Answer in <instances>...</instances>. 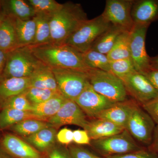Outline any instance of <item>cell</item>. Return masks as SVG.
<instances>
[{
  "mask_svg": "<svg viewBox=\"0 0 158 158\" xmlns=\"http://www.w3.org/2000/svg\"><path fill=\"white\" fill-rule=\"evenodd\" d=\"M29 47L38 60L52 69H66L87 73L90 69L85 65L83 53L65 44Z\"/></svg>",
  "mask_w": 158,
  "mask_h": 158,
  "instance_id": "6da1fadb",
  "label": "cell"
},
{
  "mask_svg": "<svg viewBox=\"0 0 158 158\" xmlns=\"http://www.w3.org/2000/svg\"><path fill=\"white\" fill-rule=\"evenodd\" d=\"M88 19L80 4L67 2L51 18V43L63 44Z\"/></svg>",
  "mask_w": 158,
  "mask_h": 158,
  "instance_id": "7a4b0ae2",
  "label": "cell"
},
{
  "mask_svg": "<svg viewBox=\"0 0 158 158\" xmlns=\"http://www.w3.org/2000/svg\"><path fill=\"white\" fill-rule=\"evenodd\" d=\"M87 74L91 87L102 96L114 103L127 100L128 94L123 82L112 73L90 69Z\"/></svg>",
  "mask_w": 158,
  "mask_h": 158,
  "instance_id": "3957f363",
  "label": "cell"
},
{
  "mask_svg": "<svg viewBox=\"0 0 158 158\" xmlns=\"http://www.w3.org/2000/svg\"><path fill=\"white\" fill-rule=\"evenodd\" d=\"M112 25L102 14L85 22L65 42L82 53L89 50L98 38Z\"/></svg>",
  "mask_w": 158,
  "mask_h": 158,
  "instance_id": "277c9868",
  "label": "cell"
},
{
  "mask_svg": "<svg viewBox=\"0 0 158 158\" xmlns=\"http://www.w3.org/2000/svg\"><path fill=\"white\" fill-rule=\"evenodd\" d=\"M40 62L33 55L30 47L18 48L8 53L1 78L29 77Z\"/></svg>",
  "mask_w": 158,
  "mask_h": 158,
  "instance_id": "5b68a950",
  "label": "cell"
},
{
  "mask_svg": "<svg viewBox=\"0 0 158 158\" xmlns=\"http://www.w3.org/2000/svg\"><path fill=\"white\" fill-rule=\"evenodd\" d=\"M90 144L97 151L105 157L118 155L144 149L126 129L107 138L91 140Z\"/></svg>",
  "mask_w": 158,
  "mask_h": 158,
  "instance_id": "8992f818",
  "label": "cell"
},
{
  "mask_svg": "<svg viewBox=\"0 0 158 158\" xmlns=\"http://www.w3.org/2000/svg\"><path fill=\"white\" fill-rule=\"evenodd\" d=\"M149 25L135 24L130 32L131 59L135 70L144 74L152 68L151 57L145 47V39Z\"/></svg>",
  "mask_w": 158,
  "mask_h": 158,
  "instance_id": "52a82bcc",
  "label": "cell"
},
{
  "mask_svg": "<svg viewBox=\"0 0 158 158\" xmlns=\"http://www.w3.org/2000/svg\"><path fill=\"white\" fill-rule=\"evenodd\" d=\"M52 71L62 95L75 101L88 81V72L66 69H55Z\"/></svg>",
  "mask_w": 158,
  "mask_h": 158,
  "instance_id": "ba28073f",
  "label": "cell"
},
{
  "mask_svg": "<svg viewBox=\"0 0 158 158\" xmlns=\"http://www.w3.org/2000/svg\"><path fill=\"white\" fill-rule=\"evenodd\" d=\"M156 126L151 117L138 104L131 113L126 129L136 141L148 147Z\"/></svg>",
  "mask_w": 158,
  "mask_h": 158,
  "instance_id": "9c48e42d",
  "label": "cell"
},
{
  "mask_svg": "<svg viewBox=\"0 0 158 158\" xmlns=\"http://www.w3.org/2000/svg\"><path fill=\"white\" fill-rule=\"evenodd\" d=\"M133 0H107L102 15L112 25L130 32L135 23L131 16Z\"/></svg>",
  "mask_w": 158,
  "mask_h": 158,
  "instance_id": "30bf717a",
  "label": "cell"
},
{
  "mask_svg": "<svg viewBox=\"0 0 158 158\" xmlns=\"http://www.w3.org/2000/svg\"><path fill=\"white\" fill-rule=\"evenodd\" d=\"M121 80L127 94L141 106L158 98V91L142 74L135 72Z\"/></svg>",
  "mask_w": 158,
  "mask_h": 158,
  "instance_id": "8fae6325",
  "label": "cell"
},
{
  "mask_svg": "<svg viewBox=\"0 0 158 158\" xmlns=\"http://www.w3.org/2000/svg\"><path fill=\"white\" fill-rule=\"evenodd\" d=\"M54 127L73 125L85 130L89 123L86 114L74 101L66 99L58 113L46 120Z\"/></svg>",
  "mask_w": 158,
  "mask_h": 158,
  "instance_id": "7c38bea8",
  "label": "cell"
},
{
  "mask_svg": "<svg viewBox=\"0 0 158 158\" xmlns=\"http://www.w3.org/2000/svg\"><path fill=\"white\" fill-rule=\"evenodd\" d=\"M75 102L86 116L94 118L115 103L96 92L89 81Z\"/></svg>",
  "mask_w": 158,
  "mask_h": 158,
  "instance_id": "4fadbf2b",
  "label": "cell"
},
{
  "mask_svg": "<svg viewBox=\"0 0 158 158\" xmlns=\"http://www.w3.org/2000/svg\"><path fill=\"white\" fill-rule=\"evenodd\" d=\"M137 104L135 101L127 100L115 103L98 114L96 118L108 120L126 129L131 113Z\"/></svg>",
  "mask_w": 158,
  "mask_h": 158,
  "instance_id": "5bb4252c",
  "label": "cell"
},
{
  "mask_svg": "<svg viewBox=\"0 0 158 158\" xmlns=\"http://www.w3.org/2000/svg\"><path fill=\"white\" fill-rule=\"evenodd\" d=\"M131 16L135 24L150 25L158 20V0L134 1Z\"/></svg>",
  "mask_w": 158,
  "mask_h": 158,
  "instance_id": "9a60e30c",
  "label": "cell"
},
{
  "mask_svg": "<svg viewBox=\"0 0 158 158\" xmlns=\"http://www.w3.org/2000/svg\"><path fill=\"white\" fill-rule=\"evenodd\" d=\"M2 144L6 152L15 157L42 158L37 150L14 135L7 134L4 136Z\"/></svg>",
  "mask_w": 158,
  "mask_h": 158,
  "instance_id": "2e32d148",
  "label": "cell"
},
{
  "mask_svg": "<svg viewBox=\"0 0 158 158\" xmlns=\"http://www.w3.org/2000/svg\"><path fill=\"white\" fill-rule=\"evenodd\" d=\"M2 12L4 15L22 20L34 18L35 12L28 1L6 0L1 1Z\"/></svg>",
  "mask_w": 158,
  "mask_h": 158,
  "instance_id": "e0dca14e",
  "label": "cell"
},
{
  "mask_svg": "<svg viewBox=\"0 0 158 158\" xmlns=\"http://www.w3.org/2000/svg\"><path fill=\"white\" fill-rule=\"evenodd\" d=\"M124 129V128L108 120L94 118L89 121L85 130L88 133L90 140H95L119 134Z\"/></svg>",
  "mask_w": 158,
  "mask_h": 158,
  "instance_id": "ac0fdd59",
  "label": "cell"
},
{
  "mask_svg": "<svg viewBox=\"0 0 158 158\" xmlns=\"http://www.w3.org/2000/svg\"><path fill=\"white\" fill-rule=\"evenodd\" d=\"M29 78L30 87L59 90L52 69L42 62Z\"/></svg>",
  "mask_w": 158,
  "mask_h": 158,
  "instance_id": "d6986e66",
  "label": "cell"
},
{
  "mask_svg": "<svg viewBox=\"0 0 158 158\" xmlns=\"http://www.w3.org/2000/svg\"><path fill=\"white\" fill-rule=\"evenodd\" d=\"M19 47L13 19L3 14L0 22V49L9 53Z\"/></svg>",
  "mask_w": 158,
  "mask_h": 158,
  "instance_id": "ffe728a7",
  "label": "cell"
},
{
  "mask_svg": "<svg viewBox=\"0 0 158 158\" xmlns=\"http://www.w3.org/2000/svg\"><path fill=\"white\" fill-rule=\"evenodd\" d=\"M29 77L0 78V102L1 103L12 97L24 93L30 87Z\"/></svg>",
  "mask_w": 158,
  "mask_h": 158,
  "instance_id": "44dd1931",
  "label": "cell"
},
{
  "mask_svg": "<svg viewBox=\"0 0 158 158\" xmlns=\"http://www.w3.org/2000/svg\"><path fill=\"white\" fill-rule=\"evenodd\" d=\"M11 18L14 22L19 46L33 45L36 34V22L34 18L28 20Z\"/></svg>",
  "mask_w": 158,
  "mask_h": 158,
  "instance_id": "7402d4cb",
  "label": "cell"
},
{
  "mask_svg": "<svg viewBox=\"0 0 158 158\" xmlns=\"http://www.w3.org/2000/svg\"><path fill=\"white\" fill-rule=\"evenodd\" d=\"M66 99L62 94L54 96L41 103L33 105L31 112L39 120L46 121L58 113Z\"/></svg>",
  "mask_w": 158,
  "mask_h": 158,
  "instance_id": "603a6c76",
  "label": "cell"
},
{
  "mask_svg": "<svg viewBox=\"0 0 158 158\" xmlns=\"http://www.w3.org/2000/svg\"><path fill=\"white\" fill-rule=\"evenodd\" d=\"M56 128L50 127L44 128L32 135L26 137L25 140L38 150L45 151L52 148L56 139Z\"/></svg>",
  "mask_w": 158,
  "mask_h": 158,
  "instance_id": "cb8c5ba5",
  "label": "cell"
},
{
  "mask_svg": "<svg viewBox=\"0 0 158 158\" xmlns=\"http://www.w3.org/2000/svg\"><path fill=\"white\" fill-rule=\"evenodd\" d=\"M124 31L119 28L111 26L98 38L90 49L107 55L113 48L118 37Z\"/></svg>",
  "mask_w": 158,
  "mask_h": 158,
  "instance_id": "d4e9b609",
  "label": "cell"
},
{
  "mask_svg": "<svg viewBox=\"0 0 158 158\" xmlns=\"http://www.w3.org/2000/svg\"><path fill=\"white\" fill-rule=\"evenodd\" d=\"M29 119H38L31 112L21 111L12 108H3L0 113V129H4Z\"/></svg>",
  "mask_w": 158,
  "mask_h": 158,
  "instance_id": "484cf974",
  "label": "cell"
},
{
  "mask_svg": "<svg viewBox=\"0 0 158 158\" xmlns=\"http://www.w3.org/2000/svg\"><path fill=\"white\" fill-rule=\"evenodd\" d=\"M52 16L43 14H36V34L33 45H40L51 43V18Z\"/></svg>",
  "mask_w": 158,
  "mask_h": 158,
  "instance_id": "4316f807",
  "label": "cell"
},
{
  "mask_svg": "<svg viewBox=\"0 0 158 158\" xmlns=\"http://www.w3.org/2000/svg\"><path fill=\"white\" fill-rule=\"evenodd\" d=\"M107 55L110 61L131 58L130 32H123Z\"/></svg>",
  "mask_w": 158,
  "mask_h": 158,
  "instance_id": "83f0119b",
  "label": "cell"
},
{
  "mask_svg": "<svg viewBox=\"0 0 158 158\" xmlns=\"http://www.w3.org/2000/svg\"><path fill=\"white\" fill-rule=\"evenodd\" d=\"M83 56L85 65L88 68L111 72L107 55L90 49L83 53Z\"/></svg>",
  "mask_w": 158,
  "mask_h": 158,
  "instance_id": "f1b7e54d",
  "label": "cell"
},
{
  "mask_svg": "<svg viewBox=\"0 0 158 158\" xmlns=\"http://www.w3.org/2000/svg\"><path fill=\"white\" fill-rule=\"evenodd\" d=\"M52 127L47 122L36 119L23 120L11 127L10 129L21 135H32L45 128Z\"/></svg>",
  "mask_w": 158,
  "mask_h": 158,
  "instance_id": "f546056e",
  "label": "cell"
},
{
  "mask_svg": "<svg viewBox=\"0 0 158 158\" xmlns=\"http://www.w3.org/2000/svg\"><path fill=\"white\" fill-rule=\"evenodd\" d=\"M26 96L32 105L38 104L56 95L62 94L59 90L30 87L25 92Z\"/></svg>",
  "mask_w": 158,
  "mask_h": 158,
  "instance_id": "4dcf8cb0",
  "label": "cell"
},
{
  "mask_svg": "<svg viewBox=\"0 0 158 158\" xmlns=\"http://www.w3.org/2000/svg\"><path fill=\"white\" fill-rule=\"evenodd\" d=\"M36 14L53 15L61 8L62 4L55 0H28Z\"/></svg>",
  "mask_w": 158,
  "mask_h": 158,
  "instance_id": "1f68e13d",
  "label": "cell"
},
{
  "mask_svg": "<svg viewBox=\"0 0 158 158\" xmlns=\"http://www.w3.org/2000/svg\"><path fill=\"white\" fill-rule=\"evenodd\" d=\"M111 72L121 79L135 72L131 58L110 61Z\"/></svg>",
  "mask_w": 158,
  "mask_h": 158,
  "instance_id": "d6a6232c",
  "label": "cell"
},
{
  "mask_svg": "<svg viewBox=\"0 0 158 158\" xmlns=\"http://www.w3.org/2000/svg\"><path fill=\"white\" fill-rule=\"evenodd\" d=\"M2 105L3 108H12L29 112H31L33 108V105L27 98L25 92L8 99L2 103Z\"/></svg>",
  "mask_w": 158,
  "mask_h": 158,
  "instance_id": "836d02e7",
  "label": "cell"
},
{
  "mask_svg": "<svg viewBox=\"0 0 158 158\" xmlns=\"http://www.w3.org/2000/svg\"><path fill=\"white\" fill-rule=\"evenodd\" d=\"M106 158H158V154L144 148L124 154L108 156Z\"/></svg>",
  "mask_w": 158,
  "mask_h": 158,
  "instance_id": "e575fe53",
  "label": "cell"
},
{
  "mask_svg": "<svg viewBox=\"0 0 158 158\" xmlns=\"http://www.w3.org/2000/svg\"><path fill=\"white\" fill-rule=\"evenodd\" d=\"M69 153L74 158H102L94 154L84 148L77 145H72L69 147Z\"/></svg>",
  "mask_w": 158,
  "mask_h": 158,
  "instance_id": "d590c367",
  "label": "cell"
},
{
  "mask_svg": "<svg viewBox=\"0 0 158 158\" xmlns=\"http://www.w3.org/2000/svg\"><path fill=\"white\" fill-rule=\"evenodd\" d=\"M156 124L158 125V98L141 106Z\"/></svg>",
  "mask_w": 158,
  "mask_h": 158,
  "instance_id": "8d00e7d4",
  "label": "cell"
},
{
  "mask_svg": "<svg viewBox=\"0 0 158 158\" xmlns=\"http://www.w3.org/2000/svg\"><path fill=\"white\" fill-rule=\"evenodd\" d=\"M73 141L78 145L90 144V138L88 133L85 130H77L73 131Z\"/></svg>",
  "mask_w": 158,
  "mask_h": 158,
  "instance_id": "74e56055",
  "label": "cell"
},
{
  "mask_svg": "<svg viewBox=\"0 0 158 158\" xmlns=\"http://www.w3.org/2000/svg\"><path fill=\"white\" fill-rule=\"evenodd\" d=\"M56 139L59 143L63 144H70L73 141V131L67 128H64L57 133Z\"/></svg>",
  "mask_w": 158,
  "mask_h": 158,
  "instance_id": "f35d334b",
  "label": "cell"
},
{
  "mask_svg": "<svg viewBox=\"0 0 158 158\" xmlns=\"http://www.w3.org/2000/svg\"><path fill=\"white\" fill-rule=\"evenodd\" d=\"M48 158H71L69 151L61 147H56L51 151Z\"/></svg>",
  "mask_w": 158,
  "mask_h": 158,
  "instance_id": "ab89813d",
  "label": "cell"
},
{
  "mask_svg": "<svg viewBox=\"0 0 158 158\" xmlns=\"http://www.w3.org/2000/svg\"><path fill=\"white\" fill-rule=\"evenodd\" d=\"M143 75L158 91V69L151 68Z\"/></svg>",
  "mask_w": 158,
  "mask_h": 158,
  "instance_id": "60d3db41",
  "label": "cell"
},
{
  "mask_svg": "<svg viewBox=\"0 0 158 158\" xmlns=\"http://www.w3.org/2000/svg\"><path fill=\"white\" fill-rule=\"evenodd\" d=\"M148 150L158 154V125L156 126L153 135L152 141L150 145L148 147Z\"/></svg>",
  "mask_w": 158,
  "mask_h": 158,
  "instance_id": "b9f144b4",
  "label": "cell"
},
{
  "mask_svg": "<svg viewBox=\"0 0 158 158\" xmlns=\"http://www.w3.org/2000/svg\"><path fill=\"white\" fill-rule=\"evenodd\" d=\"M8 53L0 49V78L2 77L6 66Z\"/></svg>",
  "mask_w": 158,
  "mask_h": 158,
  "instance_id": "7bdbcfd3",
  "label": "cell"
},
{
  "mask_svg": "<svg viewBox=\"0 0 158 158\" xmlns=\"http://www.w3.org/2000/svg\"><path fill=\"white\" fill-rule=\"evenodd\" d=\"M151 65L152 68L158 69V55L155 57H151Z\"/></svg>",
  "mask_w": 158,
  "mask_h": 158,
  "instance_id": "ee69618b",
  "label": "cell"
},
{
  "mask_svg": "<svg viewBox=\"0 0 158 158\" xmlns=\"http://www.w3.org/2000/svg\"><path fill=\"white\" fill-rule=\"evenodd\" d=\"M0 158H11L9 156V155L6 152L4 151L2 149L0 148Z\"/></svg>",
  "mask_w": 158,
  "mask_h": 158,
  "instance_id": "f6af8a7d",
  "label": "cell"
},
{
  "mask_svg": "<svg viewBox=\"0 0 158 158\" xmlns=\"http://www.w3.org/2000/svg\"><path fill=\"white\" fill-rule=\"evenodd\" d=\"M2 16V7H1V1H0V22H1Z\"/></svg>",
  "mask_w": 158,
  "mask_h": 158,
  "instance_id": "bcb514c9",
  "label": "cell"
},
{
  "mask_svg": "<svg viewBox=\"0 0 158 158\" xmlns=\"http://www.w3.org/2000/svg\"><path fill=\"white\" fill-rule=\"evenodd\" d=\"M71 158H74L73 156H72L71 155Z\"/></svg>",
  "mask_w": 158,
  "mask_h": 158,
  "instance_id": "7dc6e473",
  "label": "cell"
}]
</instances>
